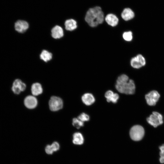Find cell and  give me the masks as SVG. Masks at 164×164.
I'll list each match as a JSON object with an SVG mask.
<instances>
[{
  "label": "cell",
  "mask_w": 164,
  "mask_h": 164,
  "mask_svg": "<svg viewBox=\"0 0 164 164\" xmlns=\"http://www.w3.org/2000/svg\"><path fill=\"white\" fill-rule=\"evenodd\" d=\"M105 16L101 8L96 6L88 9L85 14L84 20L90 26L95 27L104 22Z\"/></svg>",
  "instance_id": "1"
},
{
  "label": "cell",
  "mask_w": 164,
  "mask_h": 164,
  "mask_svg": "<svg viewBox=\"0 0 164 164\" xmlns=\"http://www.w3.org/2000/svg\"><path fill=\"white\" fill-rule=\"evenodd\" d=\"M115 87L120 93L127 94H132L135 92V85L134 81L129 79L128 77L125 74L118 77Z\"/></svg>",
  "instance_id": "2"
},
{
  "label": "cell",
  "mask_w": 164,
  "mask_h": 164,
  "mask_svg": "<svg viewBox=\"0 0 164 164\" xmlns=\"http://www.w3.org/2000/svg\"><path fill=\"white\" fill-rule=\"evenodd\" d=\"M145 133L143 128L139 125H136L132 127L130 131V135L132 139L135 141L141 140Z\"/></svg>",
  "instance_id": "3"
},
{
  "label": "cell",
  "mask_w": 164,
  "mask_h": 164,
  "mask_svg": "<svg viewBox=\"0 0 164 164\" xmlns=\"http://www.w3.org/2000/svg\"><path fill=\"white\" fill-rule=\"evenodd\" d=\"M49 104L50 109L54 111H58L62 109L63 106V103L62 99L55 96L51 97Z\"/></svg>",
  "instance_id": "4"
},
{
  "label": "cell",
  "mask_w": 164,
  "mask_h": 164,
  "mask_svg": "<svg viewBox=\"0 0 164 164\" xmlns=\"http://www.w3.org/2000/svg\"><path fill=\"white\" fill-rule=\"evenodd\" d=\"M147 120L149 124L155 128L163 123L162 115L156 112H153L152 114L147 118Z\"/></svg>",
  "instance_id": "5"
},
{
  "label": "cell",
  "mask_w": 164,
  "mask_h": 164,
  "mask_svg": "<svg viewBox=\"0 0 164 164\" xmlns=\"http://www.w3.org/2000/svg\"><path fill=\"white\" fill-rule=\"evenodd\" d=\"M26 84L20 79H15L13 82L12 87L13 92L16 94H19L22 91H24L26 88Z\"/></svg>",
  "instance_id": "6"
},
{
  "label": "cell",
  "mask_w": 164,
  "mask_h": 164,
  "mask_svg": "<svg viewBox=\"0 0 164 164\" xmlns=\"http://www.w3.org/2000/svg\"><path fill=\"white\" fill-rule=\"evenodd\" d=\"M159 97V94L155 91H151L145 96L147 103L150 106L155 105Z\"/></svg>",
  "instance_id": "7"
},
{
  "label": "cell",
  "mask_w": 164,
  "mask_h": 164,
  "mask_svg": "<svg viewBox=\"0 0 164 164\" xmlns=\"http://www.w3.org/2000/svg\"><path fill=\"white\" fill-rule=\"evenodd\" d=\"M104 22L108 25L114 27L118 24L119 19L115 14L113 13H109L105 15Z\"/></svg>",
  "instance_id": "8"
},
{
  "label": "cell",
  "mask_w": 164,
  "mask_h": 164,
  "mask_svg": "<svg viewBox=\"0 0 164 164\" xmlns=\"http://www.w3.org/2000/svg\"><path fill=\"white\" fill-rule=\"evenodd\" d=\"M135 14L134 11L128 7L124 8L121 14V18L124 21L127 22L132 19Z\"/></svg>",
  "instance_id": "9"
},
{
  "label": "cell",
  "mask_w": 164,
  "mask_h": 164,
  "mask_svg": "<svg viewBox=\"0 0 164 164\" xmlns=\"http://www.w3.org/2000/svg\"><path fill=\"white\" fill-rule=\"evenodd\" d=\"M29 27L28 23L24 20H18L15 24V29L19 33H22L25 32Z\"/></svg>",
  "instance_id": "10"
},
{
  "label": "cell",
  "mask_w": 164,
  "mask_h": 164,
  "mask_svg": "<svg viewBox=\"0 0 164 164\" xmlns=\"http://www.w3.org/2000/svg\"><path fill=\"white\" fill-rule=\"evenodd\" d=\"M37 103L36 98L33 96H28L24 100L25 105L27 108L30 109L35 108L37 105Z\"/></svg>",
  "instance_id": "11"
},
{
  "label": "cell",
  "mask_w": 164,
  "mask_h": 164,
  "mask_svg": "<svg viewBox=\"0 0 164 164\" xmlns=\"http://www.w3.org/2000/svg\"><path fill=\"white\" fill-rule=\"evenodd\" d=\"M63 33L62 28L58 25L54 26L51 30V36L55 39L62 38L63 36Z\"/></svg>",
  "instance_id": "12"
},
{
  "label": "cell",
  "mask_w": 164,
  "mask_h": 164,
  "mask_svg": "<svg viewBox=\"0 0 164 164\" xmlns=\"http://www.w3.org/2000/svg\"><path fill=\"white\" fill-rule=\"evenodd\" d=\"M60 147L59 143L56 142H54L51 145H47L45 148V151L47 154L52 155L54 152L58 150Z\"/></svg>",
  "instance_id": "13"
},
{
  "label": "cell",
  "mask_w": 164,
  "mask_h": 164,
  "mask_svg": "<svg viewBox=\"0 0 164 164\" xmlns=\"http://www.w3.org/2000/svg\"><path fill=\"white\" fill-rule=\"evenodd\" d=\"M105 97L108 102L111 101L114 103L117 102L119 98L118 94L117 93H114L110 90L108 91L105 93Z\"/></svg>",
  "instance_id": "14"
},
{
  "label": "cell",
  "mask_w": 164,
  "mask_h": 164,
  "mask_svg": "<svg viewBox=\"0 0 164 164\" xmlns=\"http://www.w3.org/2000/svg\"><path fill=\"white\" fill-rule=\"evenodd\" d=\"M64 25L65 29L70 31L74 30L77 27V22L76 20L72 19L66 20L65 21Z\"/></svg>",
  "instance_id": "15"
},
{
  "label": "cell",
  "mask_w": 164,
  "mask_h": 164,
  "mask_svg": "<svg viewBox=\"0 0 164 164\" xmlns=\"http://www.w3.org/2000/svg\"><path fill=\"white\" fill-rule=\"evenodd\" d=\"M82 100L83 102L87 105H90L93 104L95 100L93 95L90 93H86L82 97Z\"/></svg>",
  "instance_id": "16"
},
{
  "label": "cell",
  "mask_w": 164,
  "mask_h": 164,
  "mask_svg": "<svg viewBox=\"0 0 164 164\" xmlns=\"http://www.w3.org/2000/svg\"><path fill=\"white\" fill-rule=\"evenodd\" d=\"M31 91L33 95L37 96L42 93L43 90L40 84L36 83L33 84L32 85Z\"/></svg>",
  "instance_id": "17"
},
{
  "label": "cell",
  "mask_w": 164,
  "mask_h": 164,
  "mask_svg": "<svg viewBox=\"0 0 164 164\" xmlns=\"http://www.w3.org/2000/svg\"><path fill=\"white\" fill-rule=\"evenodd\" d=\"M84 142L83 137L80 133L77 132L73 134V142L74 144L80 145L83 143Z\"/></svg>",
  "instance_id": "18"
},
{
  "label": "cell",
  "mask_w": 164,
  "mask_h": 164,
  "mask_svg": "<svg viewBox=\"0 0 164 164\" xmlns=\"http://www.w3.org/2000/svg\"><path fill=\"white\" fill-rule=\"evenodd\" d=\"M40 58L45 62H47L52 58V54L46 50H43L40 55Z\"/></svg>",
  "instance_id": "19"
},
{
  "label": "cell",
  "mask_w": 164,
  "mask_h": 164,
  "mask_svg": "<svg viewBox=\"0 0 164 164\" xmlns=\"http://www.w3.org/2000/svg\"><path fill=\"white\" fill-rule=\"evenodd\" d=\"M130 64L132 67L135 69H139L142 67L136 56L131 59Z\"/></svg>",
  "instance_id": "20"
},
{
  "label": "cell",
  "mask_w": 164,
  "mask_h": 164,
  "mask_svg": "<svg viewBox=\"0 0 164 164\" xmlns=\"http://www.w3.org/2000/svg\"><path fill=\"white\" fill-rule=\"evenodd\" d=\"M123 39L127 42H130L132 40L133 38L132 33L131 31L124 32L122 34Z\"/></svg>",
  "instance_id": "21"
},
{
  "label": "cell",
  "mask_w": 164,
  "mask_h": 164,
  "mask_svg": "<svg viewBox=\"0 0 164 164\" xmlns=\"http://www.w3.org/2000/svg\"><path fill=\"white\" fill-rule=\"evenodd\" d=\"M72 124L75 127L79 129L84 125V123L77 118H74L72 120Z\"/></svg>",
  "instance_id": "22"
},
{
  "label": "cell",
  "mask_w": 164,
  "mask_h": 164,
  "mask_svg": "<svg viewBox=\"0 0 164 164\" xmlns=\"http://www.w3.org/2000/svg\"><path fill=\"white\" fill-rule=\"evenodd\" d=\"M77 118L84 122V121H88L89 120L90 118L88 115L84 113H83L78 117Z\"/></svg>",
  "instance_id": "23"
},
{
  "label": "cell",
  "mask_w": 164,
  "mask_h": 164,
  "mask_svg": "<svg viewBox=\"0 0 164 164\" xmlns=\"http://www.w3.org/2000/svg\"><path fill=\"white\" fill-rule=\"evenodd\" d=\"M160 151V162L161 163H164V144L159 147Z\"/></svg>",
  "instance_id": "24"
},
{
  "label": "cell",
  "mask_w": 164,
  "mask_h": 164,
  "mask_svg": "<svg viewBox=\"0 0 164 164\" xmlns=\"http://www.w3.org/2000/svg\"><path fill=\"white\" fill-rule=\"evenodd\" d=\"M137 58L139 60L142 66H144L146 64V61L144 57L141 54H139L136 56Z\"/></svg>",
  "instance_id": "25"
}]
</instances>
